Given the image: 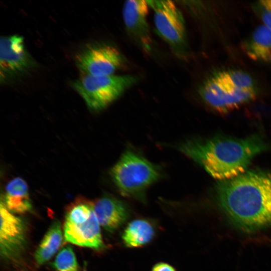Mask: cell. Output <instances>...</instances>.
Masks as SVG:
<instances>
[{
  "instance_id": "obj_1",
  "label": "cell",
  "mask_w": 271,
  "mask_h": 271,
  "mask_svg": "<svg viewBox=\"0 0 271 271\" xmlns=\"http://www.w3.org/2000/svg\"><path fill=\"white\" fill-rule=\"evenodd\" d=\"M217 199L230 220L242 230L271 225V173L247 171L220 181Z\"/></svg>"
},
{
  "instance_id": "obj_2",
  "label": "cell",
  "mask_w": 271,
  "mask_h": 271,
  "mask_svg": "<svg viewBox=\"0 0 271 271\" xmlns=\"http://www.w3.org/2000/svg\"><path fill=\"white\" fill-rule=\"evenodd\" d=\"M178 148L220 181L246 172L252 159L268 147L260 137L252 135L241 139L220 136L189 140Z\"/></svg>"
},
{
  "instance_id": "obj_3",
  "label": "cell",
  "mask_w": 271,
  "mask_h": 271,
  "mask_svg": "<svg viewBox=\"0 0 271 271\" xmlns=\"http://www.w3.org/2000/svg\"><path fill=\"white\" fill-rule=\"evenodd\" d=\"M198 92L209 107L218 113H226L256 99L259 88L248 73L225 69L210 74L201 84Z\"/></svg>"
},
{
  "instance_id": "obj_4",
  "label": "cell",
  "mask_w": 271,
  "mask_h": 271,
  "mask_svg": "<svg viewBox=\"0 0 271 271\" xmlns=\"http://www.w3.org/2000/svg\"><path fill=\"white\" fill-rule=\"evenodd\" d=\"M110 175L122 195L144 201L147 189L160 178L161 171L157 165L127 150L111 169Z\"/></svg>"
},
{
  "instance_id": "obj_5",
  "label": "cell",
  "mask_w": 271,
  "mask_h": 271,
  "mask_svg": "<svg viewBox=\"0 0 271 271\" xmlns=\"http://www.w3.org/2000/svg\"><path fill=\"white\" fill-rule=\"evenodd\" d=\"M137 81V77L130 75H85L74 82L72 86L90 109L98 111L116 100Z\"/></svg>"
},
{
  "instance_id": "obj_6",
  "label": "cell",
  "mask_w": 271,
  "mask_h": 271,
  "mask_svg": "<svg viewBox=\"0 0 271 271\" xmlns=\"http://www.w3.org/2000/svg\"><path fill=\"white\" fill-rule=\"evenodd\" d=\"M154 11V22L158 35L177 55L186 53L187 39L183 16L171 1H147Z\"/></svg>"
},
{
  "instance_id": "obj_7",
  "label": "cell",
  "mask_w": 271,
  "mask_h": 271,
  "mask_svg": "<svg viewBox=\"0 0 271 271\" xmlns=\"http://www.w3.org/2000/svg\"><path fill=\"white\" fill-rule=\"evenodd\" d=\"M123 58L115 47L105 44L86 46L76 56V65L85 75H112L123 64Z\"/></svg>"
},
{
  "instance_id": "obj_8",
  "label": "cell",
  "mask_w": 271,
  "mask_h": 271,
  "mask_svg": "<svg viewBox=\"0 0 271 271\" xmlns=\"http://www.w3.org/2000/svg\"><path fill=\"white\" fill-rule=\"evenodd\" d=\"M34 66V61L25 47L23 37L17 35L1 37V83H5L27 72Z\"/></svg>"
},
{
  "instance_id": "obj_9",
  "label": "cell",
  "mask_w": 271,
  "mask_h": 271,
  "mask_svg": "<svg viewBox=\"0 0 271 271\" xmlns=\"http://www.w3.org/2000/svg\"><path fill=\"white\" fill-rule=\"evenodd\" d=\"M0 253L5 259L17 256L24 249L26 241V225L20 217L12 214L1 201Z\"/></svg>"
},
{
  "instance_id": "obj_10",
  "label": "cell",
  "mask_w": 271,
  "mask_h": 271,
  "mask_svg": "<svg viewBox=\"0 0 271 271\" xmlns=\"http://www.w3.org/2000/svg\"><path fill=\"white\" fill-rule=\"evenodd\" d=\"M149 5L147 1H126L122 8V18L128 34L145 51L151 50V38L147 17Z\"/></svg>"
},
{
  "instance_id": "obj_11",
  "label": "cell",
  "mask_w": 271,
  "mask_h": 271,
  "mask_svg": "<svg viewBox=\"0 0 271 271\" xmlns=\"http://www.w3.org/2000/svg\"><path fill=\"white\" fill-rule=\"evenodd\" d=\"M100 224L94 210L90 217L85 220L72 223L65 221V240L81 246L100 249L103 247Z\"/></svg>"
},
{
  "instance_id": "obj_12",
  "label": "cell",
  "mask_w": 271,
  "mask_h": 271,
  "mask_svg": "<svg viewBox=\"0 0 271 271\" xmlns=\"http://www.w3.org/2000/svg\"><path fill=\"white\" fill-rule=\"evenodd\" d=\"M93 206L100 225L109 232L123 225L130 215L128 207L124 202L109 195L100 197Z\"/></svg>"
},
{
  "instance_id": "obj_13",
  "label": "cell",
  "mask_w": 271,
  "mask_h": 271,
  "mask_svg": "<svg viewBox=\"0 0 271 271\" xmlns=\"http://www.w3.org/2000/svg\"><path fill=\"white\" fill-rule=\"evenodd\" d=\"M241 49L250 59L271 64V30L263 25L258 26L242 42Z\"/></svg>"
},
{
  "instance_id": "obj_14",
  "label": "cell",
  "mask_w": 271,
  "mask_h": 271,
  "mask_svg": "<svg viewBox=\"0 0 271 271\" xmlns=\"http://www.w3.org/2000/svg\"><path fill=\"white\" fill-rule=\"evenodd\" d=\"M155 233V227L151 221L146 219H137L126 226L122 233V239L127 247H140L151 242Z\"/></svg>"
},
{
  "instance_id": "obj_15",
  "label": "cell",
  "mask_w": 271,
  "mask_h": 271,
  "mask_svg": "<svg viewBox=\"0 0 271 271\" xmlns=\"http://www.w3.org/2000/svg\"><path fill=\"white\" fill-rule=\"evenodd\" d=\"M62 240L61 225L55 221L39 245L35 255L37 262L42 264L49 260L59 248Z\"/></svg>"
},
{
  "instance_id": "obj_16",
  "label": "cell",
  "mask_w": 271,
  "mask_h": 271,
  "mask_svg": "<svg viewBox=\"0 0 271 271\" xmlns=\"http://www.w3.org/2000/svg\"><path fill=\"white\" fill-rule=\"evenodd\" d=\"M53 266L58 271H78L76 256L71 247L67 246L60 250Z\"/></svg>"
},
{
  "instance_id": "obj_17",
  "label": "cell",
  "mask_w": 271,
  "mask_h": 271,
  "mask_svg": "<svg viewBox=\"0 0 271 271\" xmlns=\"http://www.w3.org/2000/svg\"><path fill=\"white\" fill-rule=\"evenodd\" d=\"M4 203L10 211L15 213H25L32 208V204L29 195L17 196L5 194Z\"/></svg>"
},
{
  "instance_id": "obj_18",
  "label": "cell",
  "mask_w": 271,
  "mask_h": 271,
  "mask_svg": "<svg viewBox=\"0 0 271 271\" xmlns=\"http://www.w3.org/2000/svg\"><path fill=\"white\" fill-rule=\"evenodd\" d=\"M251 9L261 21L262 25L271 30V0H260L253 2Z\"/></svg>"
},
{
  "instance_id": "obj_19",
  "label": "cell",
  "mask_w": 271,
  "mask_h": 271,
  "mask_svg": "<svg viewBox=\"0 0 271 271\" xmlns=\"http://www.w3.org/2000/svg\"><path fill=\"white\" fill-rule=\"evenodd\" d=\"M5 194L17 196L29 195L27 184L21 178H14L6 186Z\"/></svg>"
},
{
  "instance_id": "obj_20",
  "label": "cell",
  "mask_w": 271,
  "mask_h": 271,
  "mask_svg": "<svg viewBox=\"0 0 271 271\" xmlns=\"http://www.w3.org/2000/svg\"><path fill=\"white\" fill-rule=\"evenodd\" d=\"M152 271H176L170 264L165 262H159L154 265Z\"/></svg>"
}]
</instances>
